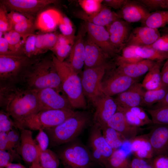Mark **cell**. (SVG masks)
<instances>
[{"label":"cell","instance_id":"obj_27","mask_svg":"<svg viewBox=\"0 0 168 168\" xmlns=\"http://www.w3.org/2000/svg\"><path fill=\"white\" fill-rule=\"evenodd\" d=\"M130 142L131 152L134 156L146 159H152L155 157L147 134L137 136Z\"/></svg>","mask_w":168,"mask_h":168},{"label":"cell","instance_id":"obj_13","mask_svg":"<svg viewBox=\"0 0 168 168\" xmlns=\"http://www.w3.org/2000/svg\"><path fill=\"white\" fill-rule=\"evenodd\" d=\"M84 26L88 37L109 57L118 52L112 44L109 33L105 27L87 22H85Z\"/></svg>","mask_w":168,"mask_h":168},{"label":"cell","instance_id":"obj_17","mask_svg":"<svg viewBox=\"0 0 168 168\" xmlns=\"http://www.w3.org/2000/svg\"><path fill=\"white\" fill-rule=\"evenodd\" d=\"M129 23L119 19L106 27L112 44L118 51L126 46L131 32Z\"/></svg>","mask_w":168,"mask_h":168},{"label":"cell","instance_id":"obj_61","mask_svg":"<svg viewBox=\"0 0 168 168\" xmlns=\"http://www.w3.org/2000/svg\"><path fill=\"white\" fill-rule=\"evenodd\" d=\"M5 168H27L24 166L20 163H11Z\"/></svg>","mask_w":168,"mask_h":168},{"label":"cell","instance_id":"obj_33","mask_svg":"<svg viewBox=\"0 0 168 168\" xmlns=\"http://www.w3.org/2000/svg\"><path fill=\"white\" fill-rule=\"evenodd\" d=\"M129 154L122 149L115 150L108 159L105 166L108 168H128L131 160Z\"/></svg>","mask_w":168,"mask_h":168},{"label":"cell","instance_id":"obj_20","mask_svg":"<svg viewBox=\"0 0 168 168\" xmlns=\"http://www.w3.org/2000/svg\"><path fill=\"white\" fill-rule=\"evenodd\" d=\"M145 92L142 84L137 82L125 91L117 95L114 99L118 106L123 109L142 106Z\"/></svg>","mask_w":168,"mask_h":168},{"label":"cell","instance_id":"obj_11","mask_svg":"<svg viewBox=\"0 0 168 168\" xmlns=\"http://www.w3.org/2000/svg\"><path fill=\"white\" fill-rule=\"evenodd\" d=\"M37 91L40 111L47 110H72L67 97L61 95L59 91L48 88Z\"/></svg>","mask_w":168,"mask_h":168},{"label":"cell","instance_id":"obj_16","mask_svg":"<svg viewBox=\"0 0 168 168\" xmlns=\"http://www.w3.org/2000/svg\"><path fill=\"white\" fill-rule=\"evenodd\" d=\"M54 0H5L2 4L12 11L30 15L40 11L46 6L56 3Z\"/></svg>","mask_w":168,"mask_h":168},{"label":"cell","instance_id":"obj_46","mask_svg":"<svg viewBox=\"0 0 168 168\" xmlns=\"http://www.w3.org/2000/svg\"><path fill=\"white\" fill-rule=\"evenodd\" d=\"M7 15L11 28L12 26L14 24L33 20L32 17L30 15L14 11H11L8 13Z\"/></svg>","mask_w":168,"mask_h":168},{"label":"cell","instance_id":"obj_14","mask_svg":"<svg viewBox=\"0 0 168 168\" xmlns=\"http://www.w3.org/2000/svg\"><path fill=\"white\" fill-rule=\"evenodd\" d=\"M138 82L137 79L119 74L115 71L107 79L101 82L102 92L112 96L122 93Z\"/></svg>","mask_w":168,"mask_h":168},{"label":"cell","instance_id":"obj_48","mask_svg":"<svg viewBox=\"0 0 168 168\" xmlns=\"http://www.w3.org/2000/svg\"><path fill=\"white\" fill-rule=\"evenodd\" d=\"M58 26L62 34L67 36L73 35L74 29L72 24L67 17L62 16Z\"/></svg>","mask_w":168,"mask_h":168},{"label":"cell","instance_id":"obj_41","mask_svg":"<svg viewBox=\"0 0 168 168\" xmlns=\"http://www.w3.org/2000/svg\"><path fill=\"white\" fill-rule=\"evenodd\" d=\"M35 29V23L31 20L12 25L11 30H14L22 35H29L33 34Z\"/></svg>","mask_w":168,"mask_h":168},{"label":"cell","instance_id":"obj_55","mask_svg":"<svg viewBox=\"0 0 168 168\" xmlns=\"http://www.w3.org/2000/svg\"><path fill=\"white\" fill-rule=\"evenodd\" d=\"M45 52L44 49V34L37 35L34 56Z\"/></svg>","mask_w":168,"mask_h":168},{"label":"cell","instance_id":"obj_38","mask_svg":"<svg viewBox=\"0 0 168 168\" xmlns=\"http://www.w3.org/2000/svg\"><path fill=\"white\" fill-rule=\"evenodd\" d=\"M136 46L126 45L122 49V54L117 59L118 65L121 64H130L137 63L143 59L136 53Z\"/></svg>","mask_w":168,"mask_h":168},{"label":"cell","instance_id":"obj_24","mask_svg":"<svg viewBox=\"0 0 168 168\" xmlns=\"http://www.w3.org/2000/svg\"><path fill=\"white\" fill-rule=\"evenodd\" d=\"M77 16L85 22L104 27L121 18L118 14L112 11L106 6L103 5L101 9L95 14L89 15L84 12H81L77 14Z\"/></svg>","mask_w":168,"mask_h":168},{"label":"cell","instance_id":"obj_45","mask_svg":"<svg viewBox=\"0 0 168 168\" xmlns=\"http://www.w3.org/2000/svg\"><path fill=\"white\" fill-rule=\"evenodd\" d=\"M39 131L35 141L40 150L44 151L48 149L50 144L49 138L44 129H40Z\"/></svg>","mask_w":168,"mask_h":168},{"label":"cell","instance_id":"obj_35","mask_svg":"<svg viewBox=\"0 0 168 168\" xmlns=\"http://www.w3.org/2000/svg\"><path fill=\"white\" fill-rule=\"evenodd\" d=\"M145 26L158 29L168 25V10H158L150 13L143 23Z\"/></svg>","mask_w":168,"mask_h":168},{"label":"cell","instance_id":"obj_25","mask_svg":"<svg viewBox=\"0 0 168 168\" xmlns=\"http://www.w3.org/2000/svg\"><path fill=\"white\" fill-rule=\"evenodd\" d=\"M156 62L144 59L134 63L121 64L118 65L115 71L119 74L137 79L147 73Z\"/></svg>","mask_w":168,"mask_h":168},{"label":"cell","instance_id":"obj_60","mask_svg":"<svg viewBox=\"0 0 168 168\" xmlns=\"http://www.w3.org/2000/svg\"><path fill=\"white\" fill-rule=\"evenodd\" d=\"M156 104L154 108L168 107V91L164 98L161 101Z\"/></svg>","mask_w":168,"mask_h":168},{"label":"cell","instance_id":"obj_58","mask_svg":"<svg viewBox=\"0 0 168 168\" xmlns=\"http://www.w3.org/2000/svg\"><path fill=\"white\" fill-rule=\"evenodd\" d=\"M0 55H13L9 44L3 37H0Z\"/></svg>","mask_w":168,"mask_h":168},{"label":"cell","instance_id":"obj_4","mask_svg":"<svg viewBox=\"0 0 168 168\" xmlns=\"http://www.w3.org/2000/svg\"><path fill=\"white\" fill-rule=\"evenodd\" d=\"M87 114L76 112L58 126L44 129L48 135L50 146H54L72 142L83 130L89 122Z\"/></svg>","mask_w":168,"mask_h":168},{"label":"cell","instance_id":"obj_40","mask_svg":"<svg viewBox=\"0 0 168 168\" xmlns=\"http://www.w3.org/2000/svg\"><path fill=\"white\" fill-rule=\"evenodd\" d=\"M103 0H79V4L86 14L91 15L99 12L103 6Z\"/></svg>","mask_w":168,"mask_h":168},{"label":"cell","instance_id":"obj_52","mask_svg":"<svg viewBox=\"0 0 168 168\" xmlns=\"http://www.w3.org/2000/svg\"><path fill=\"white\" fill-rule=\"evenodd\" d=\"M148 46L160 51L168 52V33L161 36L153 44Z\"/></svg>","mask_w":168,"mask_h":168},{"label":"cell","instance_id":"obj_56","mask_svg":"<svg viewBox=\"0 0 168 168\" xmlns=\"http://www.w3.org/2000/svg\"><path fill=\"white\" fill-rule=\"evenodd\" d=\"M0 150L13 151L8 140L6 133L0 132Z\"/></svg>","mask_w":168,"mask_h":168},{"label":"cell","instance_id":"obj_15","mask_svg":"<svg viewBox=\"0 0 168 168\" xmlns=\"http://www.w3.org/2000/svg\"><path fill=\"white\" fill-rule=\"evenodd\" d=\"M107 125L121 134L128 141H130L142 130L140 127L131 125L127 121L122 110L118 107L117 111L110 119Z\"/></svg>","mask_w":168,"mask_h":168},{"label":"cell","instance_id":"obj_10","mask_svg":"<svg viewBox=\"0 0 168 168\" xmlns=\"http://www.w3.org/2000/svg\"><path fill=\"white\" fill-rule=\"evenodd\" d=\"M21 130V142L19 152L23 160L31 164L30 168H41L39 160L40 149L33 138L30 130L22 128Z\"/></svg>","mask_w":168,"mask_h":168},{"label":"cell","instance_id":"obj_23","mask_svg":"<svg viewBox=\"0 0 168 168\" xmlns=\"http://www.w3.org/2000/svg\"><path fill=\"white\" fill-rule=\"evenodd\" d=\"M85 68L99 66L106 63L109 57L88 36L85 40Z\"/></svg>","mask_w":168,"mask_h":168},{"label":"cell","instance_id":"obj_34","mask_svg":"<svg viewBox=\"0 0 168 168\" xmlns=\"http://www.w3.org/2000/svg\"><path fill=\"white\" fill-rule=\"evenodd\" d=\"M100 127L107 142L114 150L120 148L128 141L121 134L107 125Z\"/></svg>","mask_w":168,"mask_h":168},{"label":"cell","instance_id":"obj_43","mask_svg":"<svg viewBox=\"0 0 168 168\" xmlns=\"http://www.w3.org/2000/svg\"><path fill=\"white\" fill-rule=\"evenodd\" d=\"M144 4L149 11L168 10V0H145Z\"/></svg>","mask_w":168,"mask_h":168},{"label":"cell","instance_id":"obj_62","mask_svg":"<svg viewBox=\"0 0 168 168\" xmlns=\"http://www.w3.org/2000/svg\"><path fill=\"white\" fill-rule=\"evenodd\" d=\"M163 31L166 34L168 33V25L163 29Z\"/></svg>","mask_w":168,"mask_h":168},{"label":"cell","instance_id":"obj_39","mask_svg":"<svg viewBox=\"0 0 168 168\" xmlns=\"http://www.w3.org/2000/svg\"><path fill=\"white\" fill-rule=\"evenodd\" d=\"M147 112L154 124L168 125V107L149 109Z\"/></svg>","mask_w":168,"mask_h":168},{"label":"cell","instance_id":"obj_26","mask_svg":"<svg viewBox=\"0 0 168 168\" xmlns=\"http://www.w3.org/2000/svg\"><path fill=\"white\" fill-rule=\"evenodd\" d=\"M62 16L55 9L44 11L39 14L36 19L35 23V28L45 32L53 31L58 26Z\"/></svg>","mask_w":168,"mask_h":168},{"label":"cell","instance_id":"obj_37","mask_svg":"<svg viewBox=\"0 0 168 168\" xmlns=\"http://www.w3.org/2000/svg\"><path fill=\"white\" fill-rule=\"evenodd\" d=\"M39 160L41 168H58L59 164L58 156L48 149L44 151L40 149Z\"/></svg>","mask_w":168,"mask_h":168},{"label":"cell","instance_id":"obj_18","mask_svg":"<svg viewBox=\"0 0 168 168\" xmlns=\"http://www.w3.org/2000/svg\"><path fill=\"white\" fill-rule=\"evenodd\" d=\"M161 36L158 29L147 26L136 27L131 31L126 45L144 46L151 45Z\"/></svg>","mask_w":168,"mask_h":168},{"label":"cell","instance_id":"obj_7","mask_svg":"<svg viewBox=\"0 0 168 168\" xmlns=\"http://www.w3.org/2000/svg\"><path fill=\"white\" fill-rule=\"evenodd\" d=\"M58 156L67 168H88L93 160L86 147L76 143L64 147L59 152Z\"/></svg>","mask_w":168,"mask_h":168},{"label":"cell","instance_id":"obj_9","mask_svg":"<svg viewBox=\"0 0 168 168\" xmlns=\"http://www.w3.org/2000/svg\"><path fill=\"white\" fill-rule=\"evenodd\" d=\"M89 143L93 160L105 166L108 159L114 150L107 142L100 128L97 124H96L92 128Z\"/></svg>","mask_w":168,"mask_h":168},{"label":"cell","instance_id":"obj_6","mask_svg":"<svg viewBox=\"0 0 168 168\" xmlns=\"http://www.w3.org/2000/svg\"><path fill=\"white\" fill-rule=\"evenodd\" d=\"M32 60L24 55H0V84H16Z\"/></svg>","mask_w":168,"mask_h":168},{"label":"cell","instance_id":"obj_50","mask_svg":"<svg viewBox=\"0 0 168 168\" xmlns=\"http://www.w3.org/2000/svg\"><path fill=\"white\" fill-rule=\"evenodd\" d=\"M16 151L0 150V168H5L14 159Z\"/></svg>","mask_w":168,"mask_h":168},{"label":"cell","instance_id":"obj_59","mask_svg":"<svg viewBox=\"0 0 168 168\" xmlns=\"http://www.w3.org/2000/svg\"><path fill=\"white\" fill-rule=\"evenodd\" d=\"M127 0H105L103 2L107 6L114 9H121L126 3Z\"/></svg>","mask_w":168,"mask_h":168},{"label":"cell","instance_id":"obj_32","mask_svg":"<svg viewBox=\"0 0 168 168\" xmlns=\"http://www.w3.org/2000/svg\"><path fill=\"white\" fill-rule=\"evenodd\" d=\"M135 51L143 60L163 62L168 58V52L160 51L149 46H136Z\"/></svg>","mask_w":168,"mask_h":168},{"label":"cell","instance_id":"obj_36","mask_svg":"<svg viewBox=\"0 0 168 168\" xmlns=\"http://www.w3.org/2000/svg\"><path fill=\"white\" fill-rule=\"evenodd\" d=\"M168 89L164 86L156 90H146L143 97L142 106H150L161 101L165 97Z\"/></svg>","mask_w":168,"mask_h":168},{"label":"cell","instance_id":"obj_5","mask_svg":"<svg viewBox=\"0 0 168 168\" xmlns=\"http://www.w3.org/2000/svg\"><path fill=\"white\" fill-rule=\"evenodd\" d=\"M73 110H42L26 119L22 126L30 130L44 129L54 127L62 123L75 113Z\"/></svg>","mask_w":168,"mask_h":168},{"label":"cell","instance_id":"obj_29","mask_svg":"<svg viewBox=\"0 0 168 168\" xmlns=\"http://www.w3.org/2000/svg\"><path fill=\"white\" fill-rule=\"evenodd\" d=\"M162 61H157L154 66L146 73L142 85L146 90L157 89L163 86L161 75Z\"/></svg>","mask_w":168,"mask_h":168},{"label":"cell","instance_id":"obj_44","mask_svg":"<svg viewBox=\"0 0 168 168\" xmlns=\"http://www.w3.org/2000/svg\"><path fill=\"white\" fill-rule=\"evenodd\" d=\"M36 36L37 35L34 34L30 35L27 36L25 41L24 55L30 58L34 56Z\"/></svg>","mask_w":168,"mask_h":168},{"label":"cell","instance_id":"obj_47","mask_svg":"<svg viewBox=\"0 0 168 168\" xmlns=\"http://www.w3.org/2000/svg\"><path fill=\"white\" fill-rule=\"evenodd\" d=\"M6 7L2 4L0 8V31L4 33L11 30V23Z\"/></svg>","mask_w":168,"mask_h":168},{"label":"cell","instance_id":"obj_8","mask_svg":"<svg viewBox=\"0 0 168 168\" xmlns=\"http://www.w3.org/2000/svg\"><path fill=\"white\" fill-rule=\"evenodd\" d=\"M109 65H103L85 68L81 79L85 96L92 102L103 94L101 88L102 80Z\"/></svg>","mask_w":168,"mask_h":168},{"label":"cell","instance_id":"obj_19","mask_svg":"<svg viewBox=\"0 0 168 168\" xmlns=\"http://www.w3.org/2000/svg\"><path fill=\"white\" fill-rule=\"evenodd\" d=\"M147 134L155 157L168 153V125L154 124Z\"/></svg>","mask_w":168,"mask_h":168},{"label":"cell","instance_id":"obj_3","mask_svg":"<svg viewBox=\"0 0 168 168\" xmlns=\"http://www.w3.org/2000/svg\"><path fill=\"white\" fill-rule=\"evenodd\" d=\"M55 68L61 79V87L73 108L85 109L86 103L81 78L68 62L52 56Z\"/></svg>","mask_w":168,"mask_h":168},{"label":"cell","instance_id":"obj_12","mask_svg":"<svg viewBox=\"0 0 168 168\" xmlns=\"http://www.w3.org/2000/svg\"><path fill=\"white\" fill-rule=\"evenodd\" d=\"M92 103L96 108L94 119L96 124L100 127L106 126L108 121L118 110L115 99L103 93Z\"/></svg>","mask_w":168,"mask_h":168},{"label":"cell","instance_id":"obj_22","mask_svg":"<svg viewBox=\"0 0 168 168\" xmlns=\"http://www.w3.org/2000/svg\"><path fill=\"white\" fill-rule=\"evenodd\" d=\"M86 32L84 26H82L77 36L69 54L68 63L78 74L85 64L86 53L84 37Z\"/></svg>","mask_w":168,"mask_h":168},{"label":"cell","instance_id":"obj_54","mask_svg":"<svg viewBox=\"0 0 168 168\" xmlns=\"http://www.w3.org/2000/svg\"><path fill=\"white\" fill-rule=\"evenodd\" d=\"M152 162L153 168H168V153L154 157Z\"/></svg>","mask_w":168,"mask_h":168},{"label":"cell","instance_id":"obj_57","mask_svg":"<svg viewBox=\"0 0 168 168\" xmlns=\"http://www.w3.org/2000/svg\"><path fill=\"white\" fill-rule=\"evenodd\" d=\"M162 85L168 89V58L166 60L161 70Z\"/></svg>","mask_w":168,"mask_h":168},{"label":"cell","instance_id":"obj_49","mask_svg":"<svg viewBox=\"0 0 168 168\" xmlns=\"http://www.w3.org/2000/svg\"><path fill=\"white\" fill-rule=\"evenodd\" d=\"M16 128H13L7 133L8 140L12 148L16 149L18 151L21 142V134Z\"/></svg>","mask_w":168,"mask_h":168},{"label":"cell","instance_id":"obj_51","mask_svg":"<svg viewBox=\"0 0 168 168\" xmlns=\"http://www.w3.org/2000/svg\"><path fill=\"white\" fill-rule=\"evenodd\" d=\"M152 159H142L134 156L131 160L128 168H153Z\"/></svg>","mask_w":168,"mask_h":168},{"label":"cell","instance_id":"obj_21","mask_svg":"<svg viewBox=\"0 0 168 168\" xmlns=\"http://www.w3.org/2000/svg\"><path fill=\"white\" fill-rule=\"evenodd\" d=\"M150 13L143 5L137 1L127 0L121 9L120 18L129 23L141 22L143 23Z\"/></svg>","mask_w":168,"mask_h":168},{"label":"cell","instance_id":"obj_31","mask_svg":"<svg viewBox=\"0 0 168 168\" xmlns=\"http://www.w3.org/2000/svg\"><path fill=\"white\" fill-rule=\"evenodd\" d=\"M3 37L9 44L12 55H24V45L28 35H22L13 30L3 33Z\"/></svg>","mask_w":168,"mask_h":168},{"label":"cell","instance_id":"obj_28","mask_svg":"<svg viewBox=\"0 0 168 168\" xmlns=\"http://www.w3.org/2000/svg\"><path fill=\"white\" fill-rule=\"evenodd\" d=\"M119 107L124 112L128 122L132 125L140 127L145 125L153 124L152 119L140 106L127 109Z\"/></svg>","mask_w":168,"mask_h":168},{"label":"cell","instance_id":"obj_1","mask_svg":"<svg viewBox=\"0 0 168 168\" xmlns=\"http://www.w3.org/2000/svg\"><path fill=\"white\" fill-rule=\"evenodd\" d=\"M0 106L19 129L26 119L40 111L37 91L16 84H0Z\"/></svg>","mask_w":168,"mask_h":168},{"label":"cell","instance_id":"obj_30","mask_svg":"<svg viewBox=\"0 0 168 168\" xmlns=\"http://www.w3.org/2000/svg\"><path fill=\"white\" fill-rule=\"evenodd\" d=\"M74 38L73 35L67 36L62 34L58 35L57 42L51 50L59 61H64V59L70 54L74 43Z\"/></svg>","mask_w":168,"mask_h":168},{"label":"cell","instance_id":"obj_42","mask_svg":"<svg viewBox=\"0 0 168 168\" xmlns=\"http://www.w3.org/2000/svg\"><path fill=\"white\" fill-rule=\"evenodd\" d=\"M14 127H16L13 120L6 112L1 110L0 111V132L7 133Z\"/></svg>","mask_w":168,"mask_h":168},{"label":"cell","instance_id":"obj_53","mask_svg":"<svg viewBox=\"0 0 168 168\" xmlns=\"http://www.w3.org/2000/svg\"><path fill=\"white\" fill-rule=\"evenodd\" d=\"M58 35L54 33L44 34V49L45 51L51 50L55 46L58 40Z\"/></svg>","mask_w":168,"mask_h":168},{"label":"cell","instance_id":"obj_2","mask_svg":"<svg viewBox=\"0 0 168 168\" xmlns=\"http://www.w3.org/2000/svg\"><path fill=\"white\" fill-rule=\"evenodd\" d=\"M16 84L33 90L48 88L62 90L60 78L52 58L33 59L20 75Z\"/></svg>","mask_w":168,"mask_h":168}]
</instances>
